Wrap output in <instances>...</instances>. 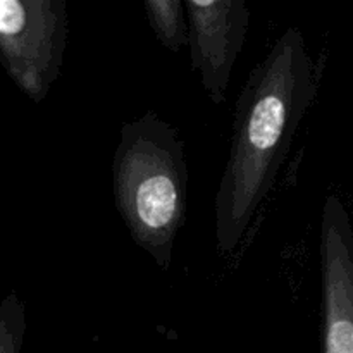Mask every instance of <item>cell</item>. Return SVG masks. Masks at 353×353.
Listing matches in <instances>:
<instances>
[{
  "mask_svg": "<svg viewBox=\"0 0 353 353\" xmlns=\"http://www.w3.org/2000/svg\"><path fill=\"white\" fill-rule=\"evenodd\" d=\"M316 90V68L303 33L288 28L252 69L234 105L230 155L214 199L219 254H233L247 234Z\"/></svg>",
  "mask_w": 353,
  "mask_h": 353,
  "instance_id": "1",
  "label": "cell"
},
{
  "mask_svg": "<svg viewBox=\"0 0 353 353\" xmlns=\"http://www.w3.org/2000/svg\"><path fill=\"white\" fill-rule=\"evenodd\" d=\"M112 192L130 236L168 271L188 212L186 145L174 124L154 110L123 124L112 159Z\"/></svg>",
  "mask_w": 353,
  "mask_h": 353,
  "instance_id": "2",
  "label": "cell"
},
{
  "mask_svg": "<svg viewBox=\"0 0 353 353\" xmlns=\"http://www.w3.org/2000/svg\"><path fill=\"white\" fill-rule=\"evenodd\" d=\"M65 0H0V61L31 102H43L64 64Z\"/></svg>",
  "mask_w": 353,
  "mask_h": 353,
  "instance_id": "3",
  "label": "cell"
},
{
  "mask_svg": "<svg viewBox=\"0 0 353 353\" xmlns=\"http://www.w3.org/2000/svg\"><path fill=\"white\" fill-rule=\"evenodd\" d=\"M321 352L353 353V228L336 193L321 221Z\"/></svg>",
  "mask_w": 353,
  "mask_h": 353,
  "instance_id": "4",
  "label": "cell"
},
{
  "mask_svg": "<svg viewBox=\"0 0 353 353\" xmlns=\"http://www.w3.org/2000/svg\"><path fill=\"white\" fill-rule=\"evenodd\" d=\"M192 69L214 103L226 100L233 68L250 24L245 0H186Z\"/></svg>",
  "mask_w": 353,
  "mask_h": 353,
  "instance_id": "5",
  "label": "cell"
},
{
  "mask_svg": "<svg viewBox=\"0 0 353 353\" xmlns=\"http://www.w3.org/2000/svg\"><path fill=\"white\" fill-rule=\"evenodd\" d=\"M147 21L162 47L172 54H179L188 45V23H186L183 0H147L143 3Z\"/></svg>",
  "mask_w": 353,
  "mask_h": 353,
  "instance_id": "6",
  "label": "cell"
},
{
  "mask_svg": "<svg viewBox=\"0 0 353 353\" xmlns=\"http://www.w3.org/2000/svg\"><path fill=\"white\" fill-rule=\"evenodd\" d=\"M26 336V307L16 292L0 303V353H21Z\"/></svg>",
  "mask_w": 353,
  "mask_h": 353,
  "instance_id": "7",
  "label": "cell"
}]
</instances>
